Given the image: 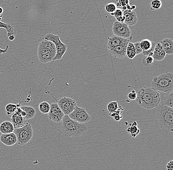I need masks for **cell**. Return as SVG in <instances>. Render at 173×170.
Instances as JSON below:
<instances>
[{"label":"cell","mask_w":173,"mask_h":170,"mask_svg":"<svg viewBox=\"0 0 173 170\" xmlns=\"http://www.w3.org/2000/svg\"><path fill=\"white\" fill-rule=\"evenodd\" d=\"M137 94L135 90H131V92L128 93L127 98L130 101H135L137 98Z\"/></svg>","instance_id":"e575fe53"},{"label":"cell","mask_w":173,"mask_h":170,"mask_svg":"<svg viewBox=\"0 0 173 170\" xmlns=\"http://www.w3.org/2000/svg\"><path fill=\"white\" fill-rule=\"evenodd\" d=\"M140 45L143 51H148L153 46V42L149 39H145L140 42Z\"/></svg>","instance_id":"d4e9b609"},{"label":"cell","mask_w":173,"mask_h":170,"mask_svg":"<svg viewBox=\"0 0 173 170\" xmlns=\"http://www.w3.org/2000/svg\"><path fill=\"white\" fill-rule=\"evenodd\" d=\"M57 104L64 115H69L77 105L75 101L69 97L62 98L58 101Z\"/></svg>","instance_id":"30bf717a"},{"label":"cell","mask_w":173,"mask_h":170,"mask_svg":"<svg viewBox=\"0 0 173 170\" xmlns=\"http://www.w3.org/2000/svg\"><path fill=\"white\" fill-rule=\"evenodd\" d=\"M128 41V40H127V39L121 38L115 35L110 36L109 38H108L107 43L108 50H109L113 47L125 43V42Z\"/></svg>","instance_id":"9a60e30c"},{"label":"cell","mask_w":173,"mask_h":170,"mask_svg":"<svg viewBox=\"0 0 173 170\" xmlns=\"http://www.w3.org/2000/svg\"><path fill=\"white\" fill-rule=\"evenodd\" d=\"M12 1V0H0V3H3L4 4H7L10 3Z\"/></svg>","instance_id":"60d3db41"},{"label":"cell","mask_w":173,"mask_h":170,"mask_svg":"<svg viewBox=\"0 0 173 170\" xmlns=\"http://www.w3.org/2000/svg\"><path fill=\"white\" fill-rule=\"evenodd\" d=\"M153 59L151 56H145L142 60V63L145 66H149L153 63Z\"/></svg>","instance_id":"1f68e13d"},{"label":"cell","mask_w":173,"mask_h":170,"mask_svg":"<svg viewBox=\"0 0 173 170\" xmlns=\"http://www.w3.org/2000/svg\"><path fill=\"white\" fill-rule=\"evenodd\" d=\"M126 56L130 59H133L136 56L135 49L134 47L133 43L131 42H128L127 46Z\"/></svg>","instance_id":"cb8c5ba5"},{"label":"cell","mask_w":173,"mask_h":170,"mask_svg":"<svg viewBox=\"0 0 173 170\" xmlns=\"http://www.w3.org/2000/svg\"><path fill=\"white\" fill-rule=\"evenodd\" d=\"M116 4L113 3H109L106 4L105 6V10L107 13H108L111 16H113V14L116 10Z\"/></svg>","instance_id":"4316f807"},{"label":"cell","mask_w":173,"mask_h":170,"mask_svg":"<svg viewBox=\"0 0 173 170\" xmlns=\"http://www.w3.org/2000/svg\"><path fill=\"white\" fill-rule=\"evenodd\" d=\"M13 133L16 135L18 144L20 146H23L29 143L34 135L32 127L28 122L20 128H14Z\"/></svg>","instance_id":"8992f818"},{"label":"cell","mask_w":173,"mask_h":170,"mask_svg":"<svg viewBox=\"0 0 173 170\" xmlns=\"http://www.w3.org/2000/svg\"><path fill=\"white\" fill-rule=\"evenodd\" d=\"M44 39L51 41L54 44L56 50V54L53 61L60 60L63 58L67 50V45L62 42L60 36L53 34H47L44 36Z\"/></svg>","instance_id":"52a82bcc"},{"label":"cell","mask_w":173,"mask_h":170,"mask_svg":"<svg viewBox=\"0 0 173 170\" xmlns=\"http://www.w3.org/2000/svg\"><path fill=\"white\" fill-rule=\"evenodd\" d=\"M118 107H119V105H118L117 101H113L108 103L107 106V109L108 112L109 113V114L115 112V111L118 109Z\"/></svg>","instance_id":"f1b7e54d"},{"label":"cell","mask_w":173,"mask_h":170,"mask_svg":"<svg viewBox=\"0 0 173 170\" xmlns=\"http://www.w3.org/2000/svg\"><path fill=\"white\" fill-rule=\"evenodd\" d=\"M129 42L130 41H128L125 43L111 49L108 50L109 54L117 58H124L126 56L127 46Z\"/></svg>","instance_id":"7c38bea8"},{"label":"cell","mask_w":173,"mask_h":170,"mask_svg":"<svg viewBox=\"0 0 173 170\" xmlns=\"http://www.w3.org/2000/svg\"><path fill=\"white\" fill-rule=\"evenodd\" d=\"M123 15L125 17L124 23L129 26H133L135 25L137 22V15L134 10H126L122 11Z\"/></svg>","instance_id":"4fadbf2b"},{"label":"cell","mask_w":173,"mask_h":170,"mask_svg":"<svg viewBox=\"0 0 173 170\" xmlns=\"http://www.w3.org/2000/svg\"><path fill=\"white\" fill-rule=\"evenodd\" d=\"M56 54L55 46L52 41L44 39L38 46V59L40 62L46 64L53 61Z\"/></svg>","instance_id":"5b68a950"},{"label":"cell","mask_w":173,"mask_h":170,"mask_svg":"<svg viewBox=\"0 0 173 170\" xmlns=\"http://www.w3.org/2000/svg\"><path fill=\"white\" fill-rule=\"evenodd\" d=\"M0 28H3L6 30L7 32V37L12 35L16 36V31L10 24L5 23L0 21Z\"/></svg>","instance_id":"44dd1931"},{"label":"cell","mask_w":173,"mask_h":170,"mask_svg":"<svg viewBox=\"0 0 173 170\" xmlns=\"http://www.w3.org/2000/svg\"><path fill=\"white\" fill-rule=\"evenodd\" d=\"M112 32L114 35L127 39L131 35V31L128 25L125 23L115 21L112 26Z\"/></svg>","instance_id":"9c48e42d"},{"label":"cell","mask_w":173,"mask_h":170,"mask_svg":"<svg viewBox=\"0 0 173 170\" xmlns=\"http://www.w3.org/2000/svg\"><path fill=\"white\" fill-rule=\"evenodd\" d=\"M173 91L168 94V95L165 100L163 104L166 106H168V107L173 108Z\"/></svg>","instance_id":"4dcf8cb0"},{"label":"cell","mask_w":173,"mask_h":170,"mask_svg":"<svg viewBox=\"0 0 173 170\" xmlns=\"http://www.w3.org/2000/svg\"><path fill=\"white\" fill-rule=\"evenodd\" d=\"M134 47L135 49L136 52V55H139V54L142 53L143 50L141 49L140 45V42H135L133 43Z\"/></svg>","instance_id":"8d00e7d4"},{"label":"cell","mask_w":173,"mask_h":170,"mask_svg":"<svg viewBox=\"0 0 173 170\" xmlns=\"http://www.w3.org/2000/svg\"><path fill=\"white\" fill-rule=\"evenodd\" d=\"M14 127L10 121H6L0 124V132L1 134H7L13 132Z\"/></svg>","instance_id":"ac0fdd59"},{"label":"cell","mask_w":173,"mask_h":170,"mask_svg":"<svg viewBox=\"0 0 173 170\" xmlns=\"http://www.w3.org/2000/svg\"><path fill=\"white\" fill-rule=\"evenodd\" d=\"M113 118L116 122H119L121 119H122V116L121 115H117V116H114Z\"/></svg>","instance_id":"f35d334b"},{"label":"cell","mask_w":173,"mask_h":170,"mask_svg":"<svg viewBox=\"0 0 173 170\" xmlns=\"http://www.w3.org/2000/svg\"><path fill=\"white\" fill-rule=\"evenodd\" d=\"M38 109L39 111L43 114H48L50 109V104L46 101H43L39 104Z\"/></svg>","instance_id":"484cf974"},{"label":"cell","mask_w":173,"mask_h":170,"mask_svg":"<svg viewBox=\"0 0 173 170\" xmlns=\"http://www.w3.org/2000/svg\"><path fill=\"white\" fill-rule=\"evenodd\" d=\"M166 55L161 44L160 43H156L152 56L153 60L156 61H161L165 58Z\"/></svg>","instance_id":"2e32d148"},{"label":"cell","mask_w":173,"mask_h":170,"mask_svg":"<svg viewBox=\"0 0 173 170\" xmlns=\"http://www.w3.org/2000/svg\"><path fill=\"white\" fill-rule=\"evenodd\" d=\"M128 4H130V0H118L116 6L118 7H127Z\"/></svg>","instance_id":"836d02e7"},{"label":"cell","mask_w":173,"mask_h":170,"mask_svg":"<svg viewBox=\"0 0 173 170\" xmlns=\"http://www.w3.org/2000/svg\"><path fill=\"white\" fill-rule=\"evenodd\" d=\"M71 119L80 123L85 124L90 120V116L86 109L76 105L73 112L68 115Z\"/></svg>","instance_id":"ba28073f"},{"label":"cell","mask_w":173,"mask_h":170,"mask_svg":"<svg viewBox=\"0 0 173 170\" xmlns=\"http://www.w3.org/2000/svg\"><path fill=\"white\" fill-rule=\"evenodd\" d=\"M154 121L160 126L164 132L170 133L173 130V108L161 105L156 111L154 115Z\"/></svg>","instance_id":"7a4b0ae2"},{"label":"cell","mask_w":173,"mask_h":170,"mask_svg":"<svg viewBox=\"0 0 173 170\" xmlns=\"http://www.w3.org/2000/svg\"><path fill=\"white\" fill-rule=\"evenodd\" d=\"M2 18H3V16L1 15H0V21L1 20Z\"/></svg>","instance_id":"7bdbcfd3"},{"label":"cell","mask_w":173,"mask_h":170,"mask_svg":"<svg viewBox=\"0 0 173 170\" xmlns=\"http://www.w3.org/2000/svg\"><path fill=\"white\" fill-rule=\"evenodd\" d=\"M3 13V9L0 7V15H1Z\"/></svg>","instance_id":"b9f144b4"},{"label":"cell","mask_w":173,"mask_h":170,"mask_svg":"<svg viewBox=\"0 0 173 170\" xmlns=\"http://www.w3.org/2000/svg\"><path fill=\"white\" fill-rule=\"evenodd\" d=\"M8 49H9V46L7 45L6 46V48L5 49H3L0 48V54H5V53L7 52Z\"/></svg>","instance_id":"ab89813d"},{"label":"cell","mask_w":173,"mask_h":170,"mask_svg":"<svg viewBox=\"0 0 173 170\" xmlns=\"http://www.w3.org/2000/svg\"><path fill=\"white\" fill-rule=\"evenodd\" d=\"M113 16L116 19L117 21L121 23H124L125 22V17L123 15V12L121 9H117Z\"/></svg>","instance_id":"83f0119b"},{"label":"cell","mask_w":173,"mask_h":170,"mask_svg":"<svg viewBox=\"0 0 173 170\" xmlns=\"http://www.w3.org/2000/svg\"><path fill=\"white\" fill-rule=\"evenodd\" d=\"M61 130L66 136L77 137L87 133L88 127L71 119L68 115H64L61 121Z\"/></svg>","instance_id":"3957f363"},{"label":"cell","mask_w":173,"mask_h":170,"mask_svg":"<svg viewBox=\"0 0 173 170\" xmlns=\"http://www.w3.org/2000/svg\"><path fill=\"white\" fill-rule=\"evenodd\" d=\"M124 109L121 106H119L118 109H117L115 111V112L112 113L110 114L109 115L111 117L113 118L114 116H117V115H121V114L122 113V111H124Z\"/></svg>","instance_id":"d590c367"},{"label":"cell","mask_w":173,"mask_h":170,"mask_svg":"<svg viewBox=\"0 0 173 170\" xmlns=\"http://www.w3.org/2000/svg\"><path fill=\"white\" fill-rule=\"evenodd\" d=\"M162 7V2L160 0H153L151 3V9L158 10Z\"/></svg>","instance_id":"f546056e"},{"label":"cell","mask_w":173,"mask_h":170,"mask_svg":"<svg viewBox=\"0 0 173 170\" xmlns=\"http://www.w3.org/2000/svg\"><path fill=\"white\" fill-rule=\"evenodd\" d=\"M136 101L140 106L147 110L156 107L161 101L160 93L151 87H144L139 90Z\"/></svg>","instance_id":"6da1fadb"},{"label":"cell","mask_w":173,"mask_h":170,"mask_svg":"<svg viewBox=\"0 0 173 170\" xmlns=\"http://www.w3.org/2000/svg\"><path fill=\"white\" fill-rule=\"evenodd\" d=\"M48 117L50 121L55 122H61L64 114L59 107L57 103H52L50 104V109L48 113Z\"/></svg>","instance_id":"8fae6325"},{"label":"cell","mask_w":173,"mask_h":170,"mask_svg":"<svg viewBox=\"0 0 173 170\" xmlns=\"http://www.w3.org/2000/svg\"><path fill=\"white\" fill-rule=\"evenodd\" d=\"M151 88L157 92L168 95L173 92V72H166L154 76L151 83Z\"/></svg>","instance_id":"277c9868"},{"label":"cell","mask_w":173,"mask_h":170,"mask_svg":"<svg viewBox=\"0 0 173 170\" xmlns=\"http://www.w3.org/2000/svg\"><path fill=\"white\" fill-rule=\"evenodd\" d=\"M137 125H138V124H137V122H134L127 129V132L130 133L131 137L133 138L136 137L138 135H139L140 132V130L138 128Z\"/></svg>","instance_id":"603a6c76"},{"label":"cell","mask_w":173,"mask_h":170,"mask_svg":"<svg viewBox=\"0 0 173 170\" xmlns=\"http://www.w3.org/2000/svg\"><path fill=\"white\" fill-rule=\"evenodd\" d=\"M156 45V43L155 42H153V45L151 49L148 50V51H143L142 54L144 55L145 56H153V53L154 51V48H155V46Z\"/></svg>","instance_id":"d6a6232c"},{"label":"cell","mask_w":173,"mask_h":170,"mask_svg":"<svg viewBox=\"0 0 173 170\" xmlns=\"http://www.w3.org/2000/svg\"><path fill=\"white\" fill-rule=\"evenodd\" d=\"M10 118L14 128H20L25 124V120L23 116L14 114Z\"/></svg>","instance_id":"d6986e66"},{"label":"cell","mask_w":173,"mask_h":170,"mask_svg":"<svg viewBox=\"0 0 173 170\" xmlns=\"http://www.w3.org/2000/svg\"><path fill=\"white\" fill-rule=\"evenodd\" d=\"M21 108L26 113V116L24 117L25 120L32 119L35 117L36 114V111L34 107L30 106H21Z\"/></svg>","instance_id":"ffe728a7"},{"label":"cell","mask_w":173,"mask_h":170,"mask_svg":"<svg viewBox=\"0 0 173 170\" xmlns=\"http://www.w3.org/2000/svg\"><path fill=\"white\" fill-rule=\"evenodd\" d=\"M164 51L167 55L173 54V41L171 38H166L160 42Z\"/></svg>","instance_id":"e0dca14e"},{"label":"cell","mask_w":173,"mask_h":170,"mask_svg":"<svg viewBox=\"0 0 173 170\" xmlns=\"http://www.w3.org/2000/svg\"><path fill=\"white\" fill-rule=\"evenodd\" d=\"M166 168L167 170H173V160H171L168 162Z\"/></svg>","instance_id":"74e56055"},{"label":"cell","mask_w":173,"mask_h":170,"mask_svg":"<svg viewBox=\"0 0 173 170\" xmlns=\"http://www.w3.org/2000/svg\"><path fill=\"white\" fill-rule=\"evenodd\" d=\"M0 141L5 145L10 147L14 145L17 143V137L14 133L1 134L0 136Z\"/></svg>","instance_id":"5bb4252c"},{"label":"cell","mask_w":173,"mask_h":170,"mask_svg":"<svg viewBox=\"0 0 173 170\" xmlns=\"http://www.w3.org/2000/svg\"><path fill=\"white\" fill-rule=\"evenodd\" d=\"M116 1H117H117H118V0H116Z\"/></svg>","instance_id":"ee69618b"},{"label":"cell","mask_w":173,"mask_h":170,"mask_svg":"<svg viewBox=\"0 0 173 170\" xmlns=\"http://www.w3.org/2000/svg\"><path fill=\"white\" fill-rule=\"evenodd\" d=\"M20 104H21V102L19 104H15L14 103L7 104L5 107L6 115H7V116H9V117H11L14 114L18 107Z\"/></svg>","instance_id":"7402d4cb"}]
</instances>
